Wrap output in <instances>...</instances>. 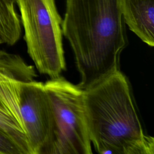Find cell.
I'll return each mask as SVG.
<instances>
[{"label": "cell", "instance_id": "1", "mask_svg": "<svg viewBox=\"0 0 154 154\" xmlns=\"http://www.w3.org/2000/svg\"><path fill=\"white\" fill-rule=\"evenodd\" d=\"M61 27L74 54L80 87L120 70V55L128 45L120 0H66Z\"/></svg>", "mask_w": 154, "mask_h": 154}, {"label": "cell", "instance_id": "2", "mask_svg": "<svg viewBox=\"0 0 154 154\" xmlns=\"http://www.w3.org/2000/svg\"><path fill=\"white\" fill-rule=\"evenodd\" d=\"M91 143L100 154H153L127 77L117 70L83 90Z\"/></svg>", "mask_w": 154, "mask_h": 154}, {"label": "cell", "instance_id": "3", "mask_svg": "<svg viewBox=\"0 0 154 154\" xmlns=\"http://www.w3.org/2000/svg\"><path fill=\"white\" fill-rule=\"evenodd\" d=\"M27 52L40 74L54 78L66 70L62 19L55 0H16Z\"/></svg>", "mask_w": 154, "mask_h": 154}, {"label": "cell", "instance_id": "4", "mask_svg": "<svg viewBox=\"0 0 154 154\" xmlns=\"http://www.w3.org/2000/svg\"><path fill=\"white\" fill-rule=\"evenodd\" d=\"M44 86L53 107L56 123L53 154H91L83 90L61 76L50 78Z\"/></svg>", "mask_w": 154, "mask_h": 154}, {"label": "cell", "instance_id": "5", "mask_svg": "<svg viewBox=\"0 0 154 154\" xmlns=\"http://www.w3.org/2000/svg\"><path fill=\"white\" fill-rule=\"evenodd\" d=\"M124 22L149 46H154V0H120Z\"/></svg>", "mask_w": 154, "mask_h": 154}, {"label": "cell", "instance_id": "6", "mask_svg": "<svg viewBox=\"0 0 154 154\" xmlns=\"http://www.w3.org/2000/svg\"><path fill=\"white\" fill-rule=\"evenodd\" d=\"M21 22L14 5L0 0V38L10 46L16 44L21 35Z\"/></svg>", "mask_w": 154, "mask_h": 154}, {"label": "cell", "instance_id": "7", "mask_svg": "<svg viewBox=\"0 0 154 154\" xmlns=\"http://www.w3.org/2000/svg\"><path fill=\"white\" fill-rule=\"evenodd\" d=\"M0 129L7 134L22 154H32L26 133L0 100Z\"/></svg>", "mask_w": 154, "mask_h": 154}, {"label": "cell", "instance_id": "8", "mask_svg": "<svg viewBox=\"0 0 154 154\" xmlns=\"http://www.w3.org/2000/svg\"><path fill=\"white\" fill-rule=\"evenodd\" d=\"M0 154H22L11 138L0 129Z\"/></svg>", "mask_w": 154, "mask_h": 154}, {"label": "cell", "instance_id": "9", "mask_svg": "<svg viewBox=\"0 0 154 154\" xmlns=\"http://www.w3.org/2000/svg\"><path fill=\"white\" fill-rule=\"evenodd\" d=\"M23 58L19 55L0 50V66H11L23 61Z\"/></svg>", "mask_w": 154, "mask_h": 154}, {"label": "cell", "instance_id": "10", "mask_svg": "<svg viewBox=\"0 0 154 154\" xmlns=\"http://www.w3.org/2000/svg\"><path fill=\"white\" fill-rule=\"evenodd\" d=\"M6 2L10 4H14L16 3V0H4Z\"/></svg>", "mask_w": 154, "mask_h": 154}, {"label": "cell", "instance_id": "11", "mask_svg": "<svg viewBox=\"0 0 154 154\" xmlns=\"http://www.w3.org/2000/svg\"><path fill=\"white\" fill-rule=\"evenodd\" d=\"M2 43H3V42H2V41L1 40V39L0 38V45H1V44H2Z\"/></svg>", "mask_w": 154, "mask_h": 154}]
</instances>
